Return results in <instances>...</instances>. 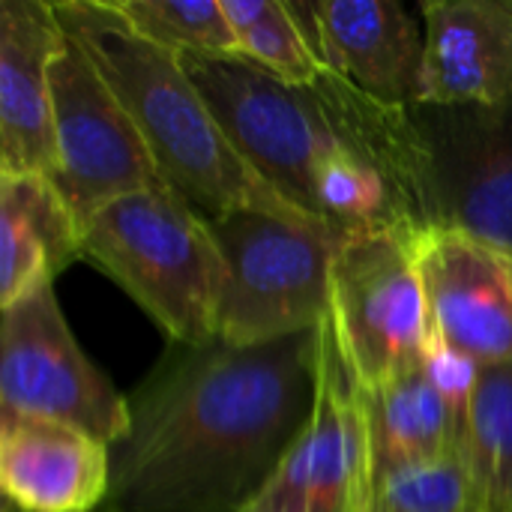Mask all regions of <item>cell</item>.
<instances>
[{
    "label": "cell",
    "instance_id": "1",
    "mask_svg": "<svg viewBox=\"0 0 512 512\" xmlns=\"http://www.w3.org/2000/svg\"><path fill=\"white\" fill-rule=\"evenodd\" d=\"M318 399V330L234 348L168 342L126 396L108 447L105 512H246L306 432Z\"/></svg>",
    "mask_w": 512,
    "mask_h": 512
},
{
    "label": "cell",
    "instance_id": "6",
    "mask_svg": "<svg viewBox=\"0 0 512 512\" xmlns=\"http://www.w3.org/2000/svg\"><path fill=\"white\" fill-rule=\"evenodd\" d=\"M411 231L345 234L333 255V327L360 390H378L429 363L435 339Z\"/></svg>",
    "mask_w": 512,
    "mask_h": 512
},
{
    "label": "cell",
    "instance_id": "4",
    "mask_svg": "<svg viewBox=\"0 0 512 512\" xmlns=\"http://www.w3.org/2000/svg\"><path fill=\"white\" fill-rule=\"evenodd\" d=\"M81 258L108 273L168 342L216 339L225 261L210 219L171 186L126 195L96 213L81 231Z\"/></svg>",
    "mask_w": 512,
    "mask_h": 512
},
{
    "label": "cell",
    "instance_id": "2",
    "mask_svg": "<svg viewBox=\"0 0 512 512\" xmlns=\"http://www.w3.org/2000/svg\"><path fill=\"white\" fill-rule=\"evenodd\" d=\"M249 168L339 237L420 234L432 216V162L414 105L366 96L336 72L294 87L243 57H180Z\"/></svg>",
    "mask_w": 512,
    "mask_h": 512
},
{
    "label": "cell",
    "instance_id": "20",
    "mask_svg": "<svg viewBox=\"0 0 512 512\" xmlns=\"http://www.w3.org/2000/svg\"><path fill=\"white\" fill-rule=\"evenodd\" d=\"M147 42L177 57H240L222 0H114Z\"/></svg>",
    "mask_w": 512,
    "mask_h": 512
},
{
    "label": "cell",
    "instance_id": "15",
    "mask_svg": "<svg viewBox=\"0 0 512 512\" xmlns=\"http://www.w3.org/2000/svg\"><path fill=\"white\" fill-rule=\"evenodd\" d=\"M420 105L512 102V0H426Z\"/></svg>",
    "mask_w": 512,
    "mask_h": 512
},
{
    "label": "cell",
    "instance_id": "22",
    "mask_svg": "<svg viewBox=\"0 0 512 512\" xmlns=\"http://www.w3.org/2000/svg\"><path fill=\"white\" fill-rule=\"evenodd\" d=\"M0 512H24V510H18L15 504H9V501H3V507H0ZM93 512H105V510L99 507V510H93Z\"/></svg>",
    "mask_w": 512,
    "mask_h": 512
},
{
    "label": "cell",
    "instance_id": "12",
    "mask_svg": "<svg viewBox=\"0 0 512 512\" xmlns=\"http://www.w3.org/2000/svg\"><path fill=\"white\" fill-rule=\"evenodd\" d=\"M315 57L366 96L420 105L426 30L396 0L288 3Z\"/></svg>",
    "mask_w": 512,
    "mask_h": 512
},
{
    "label": "cell",
    "instance_id": "14",
    "mask_svg": "<svg viewBox=\"0 0 512 512\" xmlns=\"http://www.w3.org/2000/svg\"><path fill=\"white\" fill-rule=\"evenodd\" d=\"M474 372V366L435 351L429 363L378 390L357 387L372 462L402 468L462 456Z\"/></svg>",
    "mask_w": 512,
    "mask_h": 512
},
{
    "label": "cell",
    "instance_id": "17",
    "mask_svg": "<svg viewBox=\"0 0 512 512\" xmlns=\"http://www.w3.org/2000/svg\"><path fill=\"white\" fill-rule=\"evenodd\" d=\"M81 258V225L51 177L0 174V309Z\"/></svg>",
    "mask_w": 512,
    "mask_h": 512
},
{
    "label": "cell",
    "instance_id": "8",
    "mask_svg": "<svg viewBox=\"0 0 512 512\" xmlns=\"http://www.w3.org/2000/svg\"><path fill=\"white\" fill-rule=\"evenodd\" d=\"M0 411L54 420L114 444L129 429L126 396L78 348L54 288L3 306Z\"/></svg>",
    "mask_w": 512,
    "mask_h": 512
},
{
    "label": "cell",
    "instance_id": "11",
    "mask_svg": "<svg viewBox=\"0 0 512 512\" xmlns=\"http://www.w3.org/2000/svg\"><path fill=\"white\" fill-rule=\"evenodd\" d=\"M414 249L435 348L474 369L512 363V252L441 225Z\"/></svg>",
    "mask_w": 512,
    "mask_h": 512
},
{
    "label": "cell",
    "instance_id": "3",
    "mask_svg": "<svg viewBox=\"0 0 512 512\" xmlns=\"http://www.w3.org/2000/svg\"><path fill=\"white\" fill-rule=\"evenodd\" d=\"M54 12L132 114L168 186L198 213L216 219L255 210L294 225L324 228L282 201L249 168L183 60L138 36L114 0H54Z\"/></svg>",
    "mask_w": 512,
    "mask_h": 512
},
{
    "label": "cell",
    "instance_id": "5",
    "mask_svg": "<svg viewBox=\"0 0 512 512\" xmlns=\"http://www.w3.org/2000/svg\"><path fill=\"white\" fill-rule=\"evenodd\" d=\"M210 228L225 261L216 339L255 348L312 333L330 318L339 234L255 210L216 216Z\"/></svg>",
    "mask_w": 512,
    "mask_h": 512
},
{
    "label": "cell",
    "instance_id": "7",
    "mask_svg": "<svg viewBox=\"0 0 512 512\" xmlns=\"http://www.w3.org/2000/svg\"><path fill=\"white\" fill-rule=\"evenodd\" d=\"M51 93L60 153L51 180L81 231L108 204L168 186L132 114L69 33L51 66Z\"/></svg>",
    "mask_w": 512,
    "mask_h": 512
},
{
    "label": "cell",
    "instance_id": "21",
    "mask_svg": "<svg viewBox=\"0 0 512 512\" xmlns=\"http://www.w3.org/2000/svg\"><path fill=\"white\" fill-rule=\"evenodd\" d=\"M369 507L375 512H483L468 456L426 465H378L369 456Z\"/></svg>",
    "mask_w": 512,
    "mask_h": 512
},
{
    "label": "cell",
    "instance_id": "13",
    "mask_svg": "<svg viewBox=\"0 0 512 512\" xmlns=\"http://www.w3.org/2000/svg\"><path fill=\"white\" fill-rule=\"evenodd\" d=\"M63 42L51 0H0V174L60 168L51 66Z\"/></svg>",
    "mask_w": 512,
    "mask_h": 512
},
{
    "label": "cell",
    "instance_id": "16",
    "mask_svg": "<svg viewBox=\"0 0 512 512\" xmlns=\"http://www.w3.org/2000/svg\"><path fill=\"white\" fill-rule=\"evenodd\" d=\"M108 483V444L75 426L0 411L3 501L24 512H93Z\"/></svg>",
    "mask_w": 512,
    "mask_h": 512
},
{
    "label": "cell",
    "instance_id": "9",
    "mask_svg": "<svg viewBox=\"0 0 512 512\" xmlns=\"http://www.w3.org/2000/svg\"><path fill=\"white\" fill-rule=\"evenodd\" d=\"M246 512H369V429L333 318L318 327L312 420Z\"/></svg>",
    "mask_w": 512,
    "mask_h": 512
},
{
    "label": "cell",
    "instance_id": "23",
    "mask_svg": "<svg viewBox=\"0 0 512 512\" xmlns=\"http://www.w3.org/2000/svg\"><path fill=\"white\" fill-rule=\"evenodd\" d=\"M369 512H375V510H372V507H369Z\"/></svg>",
    "mask_w": 512,
    "mask_h": 512
},
{
    "label": "cell",
    "instance_id": "18",
    "mask_svg": "<svg viewBox=\"0 0 512 512\" xmlns=\"http://www.w3.org/2000/svg\"><path fill=\"white\" fill-rule=\"evenodd\" d=\"M465 456L483 512H512V363L474 372Z\"/></svg>",
    "mask_w": 512,
    "mask_h": 512
},
{
    "label": "cell",
    "instance_id": "10",
    "mask_svg": "<svg viewBox=\"0 0 512 512\" xmlns=\"http://www.w3.org/2000/svg\"><path fill=\"white\" fill-rule=\"evenodd\" d=\"M432 162V216L512 252V102L414 105Z\"/></svg>",
    "mask_w": 512,
    "mask_h": 512
},
{
    "label": "cell",
    "instance_id": "19",
    "mask_svg": "<svg viewBox=\"0 0 512 512\" xmlns=\"http://www.w3.org/2000/svg\"><path fill=\"white\" fill-rule=\"evenodd\" d=\"M243 60L273 78L306 87L324 72L303 27L282 0H222Z\"/></svg>",
    "mask_w": 512,
    "mask_h": 512
}]
</instances>
